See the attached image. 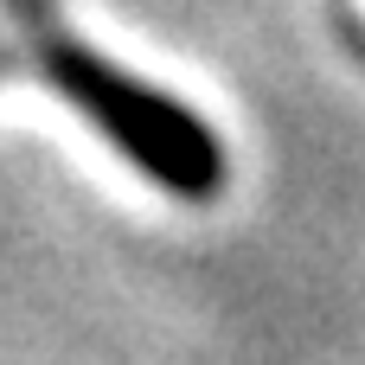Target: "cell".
I'll list each match as a JSON object with an SVG mask.
<instances>
[{
    "instance_id": "cell-1",
    "label": "cell",
    "mask_w": 365,
    "mask_h": 365,
    "mask_svg": "<svg viewBox=\"0 0 365 365\" xmlns=\"http://www.w3.org/2000/svg\"><path fill=\"white\" fill-rule=\"evenodd\" d=\"M51 71H58V83L77 96V109H83L90 122H103L109 141H115L141 173H154L167 192H180V199H212V192L225 186V154H218L212 128L192 122L180 103H167L160 90H148V83L109 71L103 58H90V51H77V45H64V51L51 58Z\"/></svg>"
}]
</instances>
